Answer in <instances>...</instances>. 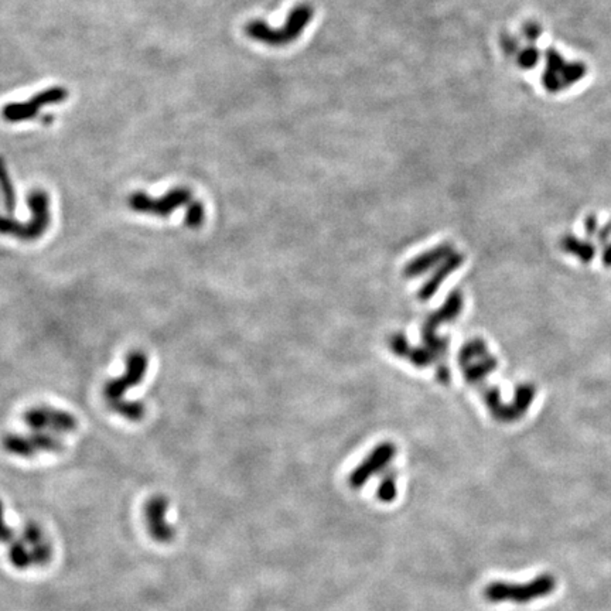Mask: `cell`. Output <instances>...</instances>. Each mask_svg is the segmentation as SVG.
<instances>
[{
    "mask_svg": "<svg viewBox=\"0 0 611 611\" xmlns=\"http://www.w3.org/2000/svg\"><path fill=\"white\" fill-rule=\"evenodd\" d=\"M396 494H397V490H396V484H395L393 477L385 479L381 483L379 488H378V497H379V500L382 502H392L395 500Z\"/></svg>",
    "mask_w": 611,
    "mask_h": 611,
    "instance_id": "2e32d148",
    "label": "cell"
},
{
    "mask_svg": "<svg viewBox=\"0 0 611 611\" xmlns=\"http://www.w3.org/2000/svg\"><path fill=\"white\" fill-rule=\"evenodd\" d=\"M191 199H192V192L190 188L177 187L167 191L160 198H152L143 191H135L128 198V206L135 213L167 218L177 209L190 204Z\"/></svg>",
    "mask_w": 611,
    "mask_h": 611,
    "instance_id": "277c9868",
    "label": "cell"
},
{
    "mask_svg": "<svg viewBox=\"0 0 611 611\" xmlns=\"http://www.w3.org/2000/svg\"><path fill=\"white\" fill-rule=\"evenodd\" d=\"M562 248L569 252L570 255L576 257L577 259H580L581 262H590L594 257V249L593 245L587 241H581L573 235L564 237L562 240Z\"/></svg>",
    "mask_w": 611,
    "mask_h": 611,
    "instance_id": "5bb4252c",
    "label": "cell"
},
{
    "mask_svg": "<svg viewBox=\"0 0 611 611\" xmlns=\"http://www.w3.org/2000/svg\"><path fill=\"white\" fill-rule=\"evenodd\" d=\"M111 409L118 414L119 416L130 421V422H140L146 414L144 405L137 400H115L109 403Z\"/></svg>",
    "mask_w": 611,
    "mask_h": 611,
    "instance_id": "4fadbf2b",
    "label": "cell"
},
{
    "mask_svg": "<svg viewBox=\"0 0 611 611\" xmlns=\"http://www.w3.org/2000/svg\"><path fill=\"white\" fill-rule=\"evenodd\" d=\"M168 501L166 497H152L144 507V519L149 528V533L159 542H168L174 538L175 529L167 521Z\"/></svg>",
    "mask_w": 611,
    "mask_h": 611,
    "instance_id": "9c48e42d",
    "label": "cell"
},
{
    "mask_svg": "<svg viewBox=\"0 0 611 611\" xmlns=\"http://www.w3.org/2000/svg\"><path fill=\"white\" fill-rule=\"evenodd\" d=\"M23 421L32 431L49 432L53 435L71 433L78 426L74 415L46 405L30 407L25 412Z\"/></svg>",
    "mask_w": 611,
    "mask_h": 611,
    "instance_id": "8992f818",
    "label": "cell"
},
{
    "mask_svg": "<svg viewBox=\"0 0 611 611\" xmlns=\"http://www.w3.org/2000/svg\"><path fill=\"white\" fill-rule=\"evenodd\" d=\"M70 97L68 91L63 87L47 88L26 102H12L4 106L2 118L6 122L18 123L26 122L39 115V111L47 105H56L64 102Z\"/></svg>",
    "mask_w": 611,
    "mask_h": 611,
    "instance_id": "52a82bcc",
    "label": "cell"
},
{
    "mask_svg": "<svg viewBox=\"0 0 611 611\" xmlns=\"http://www.w3.org/2000/svg\"><path fill=\"white\" fill-rule=\"evenodd\" d=\"M4 449L13 456L30 459L40 453H58L63 450V442L53 433L33 431L32 435L11 433L2 439Z\"/></svg>",
    "mask_w": 611,
    "mask_h": 611,
    "instance_id": "5b68a950",
    "label": "cell"
},
{
    "mask_svg": "<svg viewBox=\"0 0 611 611\" xmlns=\"http://www.w3.org/2000/svg\"><path fill=\"white\" fill-rule=\"evenodd\" d=\"M204 221H206V207H204L202 202L192 199L185 211V226L188 228H199Z\"/></svg>",
    "mask_w": 611,
    "mask_h": 611,
    "instance_id": "9a60e30c",
    "label": "cell"
},
{
    "mask_svg": "<svg viewBox=\"0 0 611 611\" xmlns=\"http://www.w3.org/2000/svg\"><path fill=\"white\" fill-rule=\"evenodd\" d=\"M27 206L32 213L30 221L23 224L12 217L0 216V234L25 242H33L47 233L51 223L49 194L40 188L30 191L27 195Z\"/></svg>",
    "mask_w": 611,
    "mask_h": 611,
    "instance_id": "6da1fadb",
    "label": "cell"
},
{
    "mask_svg": "<svg viewBox=\"0 0 611 611\" xmlns=\"http://www.w3.org/2000/svg\"><path fill=\"white\" fill-rule=\"evenodd\" d=\"M584 74L583 66L579 64H567L564 63L559 54L549 53L548 70L545 74V84L549 90H557L560 87H567Z\"/></svg>",
    "mask_w": 611,
    "mask_h": 611,
    "instance_id": "30bf717a",
    "label": "cell"
},
{
    "mask_svg": "<svg viewBox=\"0 0 611 611\" xmlns=\"http://www.w3.org/2000/svg\"><path fill=\"white\" fill-rule=\"evenodd\" d=\"M149 359L147 355L140 350H133L126 357V369L125 372L115 379L106 382L104 388V396L108 403L122 399V396L130 389L137 386L147 371Z\"/></svg>",
    "mask_w": 611,
    "mask_h": 611,
    "instance_id": "ba28073f",
    "label": "cell"
},
{
    "mask_svg": "<svg viewBox=\"0 0 611 611\" xmlns=\"http://www.w3.org/2000/svg\"><path fill=\"white\" fill-rule=\"evenodd\" d=\"M603 262L605 266H611V244L608 245V248L603 254Z\"/></svg>",
    "mask_w": 611,
    "mask_h": 611,
    "instance_id": "ac0fdd59",
    "label": "cell"
},
{
    "mask_svg": "<svg viewBox=\"0 0 611 611\" xmlns=\"http://www.w3.org/2000/svg\"><path fill=\"white\" fill-rule=\"evenodd\" d=\"M536 61H538V53H536V50H533V49H528V50H525V51L521 54V57H519V64H521L522 67H525V68H529V67L535 66Z\"/></svg>",
    "mask_w": 611,
    "mask_h": 611,
    "instance_id": "e0dca14e",
    "label": "cell"
},
{
    "mask_svg": "<svg viewBox=\"0 0 611 611\" xmlns=\"http://www.w3.org/2000/svg\"><path fill=\"white\" fill-rule=\"evenodd\" d=\"M393 455L395 448L389 443L381 445L378 449H375V452H372L365 459V462L361 463V466H358L350 476V484L352 486V488H361V486H364L372 474L383 469L392 460Z\"/></svg>",
    "mask_w": 611,
    "mask_h": 611,
    "instance_id": "8fae6325",
    "label": "cell"
},
{
    "mask_svg": "<svg viewBox=\"0 0 611 611\" xmlns=\"http://www.w3.org/2000/svg\"><path fill=\"white\" fill-rule=\"evenodd\" d=\"M311 19L313 8L309 5H300L292 11L286 25L282 29H272L266 25V22L254 20L245 26V33L248 37L259 43L272 47H282L299 39Z\"/></svg>",
    "mask_w": 611,
    "mask_h": 611,
    "instance_id": "3957f363",
    "label": "cell"
},
{
    "mask_svg": "<svg viewBox=\"0 0 611 611\" xmlns=\"http://www.w3.org/2000/svg\"><path fill=\"white\" fill-rule=\"evenodd\" d=\"M0 195H2L4 206H5L6 211L11 214L15 213L16 202H18L16 190H15V185L12 183L6 161L2 156H0Z\"/></svg>",
    "mask_w": 611,
    "mask_h": 611,
    "instance_id": "7c38bea8",
    "label": "cell"
},
{
    "mask_svg": "<svg viewBox=\"0 0 611 611\" xmlns=\"http://www.w3.org/2000/svg\"><path fill=\"white\" fill-rule=\"evenodd\" d=\"M557 586V580L550 573L536 576L528 583H507L494 581L484 590V597L491 603H517L528 604L542 597L550 595Z\"/></svg>",
    "mask_w": 611,
    "mask_h": 611,
    "instance_id": "7a4b0ae2",
    "label": "cell"
}]
</instances>
